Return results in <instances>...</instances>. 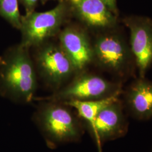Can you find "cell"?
<instances>
[{
  "label": "cell",
  "instance_id": "12",
  "mask_svg": "<svg viewBox=\"0 0 152 152\" xmlns=\"http://www.w3.org/2000/svg\"><path fill=\"white\" fill-rule=\"evenodd\" d=\"M121 90L107 98L92 100H73L64 104L76 109L77 115L82 121L85 126L90 130L94 124L98 113L105 107L119 99Z\"/></svg>",
  "mask_w": 152,
  "mask_h": 152
},
{
  "label": "cell",
  "instance_id": "3",
  "mask_svg": "<svg viewBox=\"0 0 152 152\" xmlns=\"http://www.w3.org/2000/svg\"><path fill=\"white\" fill-rule=\"evenodd\" d=\"M65 14L63 4L49 11L29 12L21 20L23 47L38 45L53 36L59 29Z\"/></svg>",
  "mask_w": 152,
  "mask_h": 152
},
{
  "label": "cell",
  "instance_id": "4",
  "mask_svg": "<svg viewBox=\"0 0 152 152\" xmlns=\"http://www.w3.org/2000/svg\"><path fill=\"white\" fill-rule=\"evenodd\" d=\"M129 122L120 100L104 108L96 116L92 127L88 130L98 147L102 152L104 142L122 138L129 131Z\"/></svg>",
  "mask_w": 152,
  "mask_h": 152
},
{
  "label": "cell",
  "instance_id": "5",
  "mask_svg": "<svg viewBox=\"0 0 152 152\" xmlns=\"http://www.w3.org/2000/svg\"><path fill=\"white\" fill-rule=\"evenodd\" d=\"M121 90L119 86L101 78L86 75L77 78L69 85L53 97L64 102L77 100H92L107 98Z\"/></svg>",
  "mask_w": 152,
  "mask_h": 152
},
{
  "label": "cell",
  "instance_id": "17",
  "mask_svg": "<svg viewBox=\"0 0 152 152\" xmlns=\"http://www.w3.org/2000/svg\"><path fill=\"white\" fill-rule=\"evenodd\" d=\"M1 1H2V0H0V3H1Z\"/></svg>",
  "mask_w": 152,
  "mask_h": 152
},
{
  "label": "cell",
  "instance_id": "13",
  "mask_svg": "<svg viewBox=\"0 0 152 152\" xmlns=\"http://www.w3.org/2000/svg\"><path fill=\"white\" fill-rule=\"evenodd\" d=\"M0 14L14 27L20 28L22 19L18 0H2L0 3Z\"/></svg>",
  "mask_w": 152,
  "mask_h": 152
},
{
  "label": "cell",
  "instance_id": "7",
  "mask_svg": "<svg viewBox=\"0 0 152 152\" xmlns=\"http://www.w3.org/2000/svg\"><path fill=\"white\" fill-rule=\"evenodd\" d=\"M38 63L48 80L55 86L64 81L75 69L63 49L54 46L46 47L41 52Z\"/></svg>",
  "mask_w": 152,
  "mask_h": 152
},
{
  "label": "cell",
  "instance_id": "11",
  "mask_svg": "<svg viewBox=\"0 0 152 152\" xmlns=\"http://www.w3.org/2000/svg\"><path fill=\"white\" fill-rule=\"evenodd\" d=\"M82 19L95 27H107L114 22L110 10L102 0H69Z\"/></svg>",
  "mask_w": 152,
  "mask_h": 152
},
{
  "label": "cell",
  "instance_id": "6",
  "mask_svg": "<svg viewBox=\"0 0 152 152\" xmlns=\"http://www.w3.org/2000/svg\"><path fill=\"white\" fill-rule=\"evenodd\" d=\"M131 45L137 65L143 75L152 62V24L147 20H131Z\"/></svg>",
  "mask_w": 152,
  "mask_h": 152
},
{
  "label": "cell",
  "instance_id": "2",
  "mask_svg": "<svg viewBox=\"0 0 152 152\" xmlns=\"http://www.w3.org/2000/svg\"><path fill=\"white\" fill-rule=\"evenodd\" d=\"M64 104H46L33 116V122L51 148L78 142L84 134L82 121Z\"/></svg>",
  "mask_w": 152,
  "mask_h": 152
},
{
  "label": "cell",
  "instance_id": "9",
  "mask_svg": "<svg viewBox=\"0 0 152 152\" xmlns=\"http://www.w3.org/2000/svg\"><path fill=\"white\" fill-rule=\"evenodd\" d=\"M60 39L61 49L75 69H81L90 62L94 52L82 33L74 29H66L61 33Z\"/></svg>",
  "mask_w": 152,
  "mask_h": 152
},
{
  "label": "cell",
  "instance_id": "16",
  "mask_svg": "<svg viewBox=\"0 0 152 152\" xmlns=\"http://www.w3.org/2000/svg\"><path fill=\"white\" fill-rule=\"evenodd\" d=\"M152 152V149H151V152Z\"/></svg>",
  "mask_w": 152,
  "mask_h": 152
},
{
  "label": "cell",
  "instance_id": "15",
  "mask_svg": "<svg viewBox=\"0 0 152 152\" xmlns=\"http://www.w3.org/2000/svg\"><path fill=\"white\" fill-rule=\"evenodd\" d=\"M23 1L28 8L30 9L35 6L37 2V0H23Z\"/></svg>",
  "mask_w": 152,
  "mask_h": 152
},
{
  "label": "cell",
  "instance_id": "8",
  "mask_svg": "<svg viewBox=\"0 0 152 152\" xmlns=\"http://www.w3.org/2000/svg\"><path fill=\"white\" fill-rule=\"evenodd\" d=\"M127 112L139 121L152 118V82L140 80L134 82L126 94Z\"/></svg>",
  "mask_w": 152,
  "mask_h": 152
},
{
  "label": "cell",
  "instance_id": "14",
  "mask_svg": "<svg viewBox=\"0 0 152 152\" xmlns=\"http://www.w3.org/2000/svg\"><path fill=\"white\" fill-rule=\"evenodd\" d=\"M109 9L114 10L115 8V0H102Z\"/></svg>",
  "mask_w": 152,
  "mask_h": 152
},
{
  "label": "cell",
  "instance_id": "10",
  "mask_svg": "<svg viewBox=\"0 0 152 152\" xmlns=\"http://www.w3.org/2000/svg\"><path fill=\"white\" fill-rule=\"evenodd\" d=\"M93 52L103 65L114 70L121 69L127 59L125 44L120 38L113 35L99 38Z\"/></svg>",
  "mask_w": 152,
  "mask_h": 152
},
{
  "label": "cell",
  "instance_id": "1",
  "mask_svg": "<svg viewBox=\"0 0 152 152\" xmlns=\"http://www.w3.org/2000/svg\"><path fill=\"white\" fill-rule=\"evenodd\" d=\"M32 63L22 48L11 51L0 60V94L11 100L30 102L36 90Z\"/></svg>",
  "mask_w": 152,
  "mask_h": 152
}]
</instances>
